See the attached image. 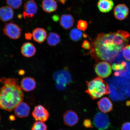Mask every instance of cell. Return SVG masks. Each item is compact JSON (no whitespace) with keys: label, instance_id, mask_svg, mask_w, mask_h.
Returning <instances> with one entry per match:
<instances>
[{"label":"cell","instance_id":"cell-21","mask_svg":"<svg viewBox=\"0 0 130 130\" xmlns=\"http://www.w3.org/2000/svg\"><path fill=\"white\" fill-rule=\"evenodd\" d=\"M126 63L123 61L120 64H114L112 66V69L115 71L114 74L115 76L123 75L125 73Z\"/></svg>","mask_w":130,"mask_h":130},{"label":"cell","instance_id":"cell-22","mask_svg":"<svg viewBox=\"0 0 130 130\" xmlns=\"http://www.w3.org/2000/svg\"><path fill=\"white\" fill-rule=\"evenodd\" d=\"M61 42L59 35L56 32H50L47 38V43L50 46H56Z\"/></svg>","mask_w":130,"mask_h":130},{"label":"cell","instance_id":"cell-19","mask_svg":"<svg viewBox=\"0 0 130 130\" xmlns=\"http://www.w3.org/2000/svg\"><path fill=\"white\" fill-rule=\"evenodd\" d=\"M74 19L70 14H63L61 16L60 21V25L63 28L68 30L74 25Z\"/></svg>","mask_w":130,"mask_h":130},{"label":"cell","instance_id":"cell-5","mask_svg":"<svg viewBox=\"0 0 130 130\" xmlns=\"http://www.w3.org/2000/svg\"><path fill=\"white\" fill-rule=\"evenodd\" d=\"M93 123L99 130H106L110 125L109 118L106 114L99 112L94 117Z\"/></svg>","mask_w":130,"mask_h":130},{"label":"cell","instance_id":"cell-15","mask_svg":"<svg viewBox=\"0 0 130 130\" xmlns=\"http://www.w3.org/2000/svg\"><path fill=\"white\" fill-rule=\"evenodd\" d=\"M21 51L22 55L24 57L30 58L35 55L36 49L33 44L30 42H26L22 45Z\"/></svg>","mask_w":130,"mask_h":130},{"label":"cell","instance_id":"cell-38","mask_svg":"<svg viewBox=\"0 0 130 130\" xmlns=\"http://www.w3.org/2000/svg\"></svg>","mask_w":130,"mask_h":130},{"label":"cell","instance_id":"cell-29","mask_svg":"<svg viewBox=\"0 0 130 130\" xmlns=\"http://www.w3.org/2000/svg\"><path fill=\"white\" fill-rule=\"evenodd\" d=\"M82 47L86 50H90L91 46L89 42L87 40L84 41L82 45Z\"/></svg>","mask_w":130,"mask_h":130},{"label":"cell","instance_id":"cell-6","mask_svg":"<svg viewBox=\"0 0 130 130\" xmlns=\"http://www.w3.org/2000/svg\"><path fill=\"white\" fill-rule=\"evenodd\" d=\"M95 71L99 77L102 78L108 77L112 73L111 66L107 62L100 61L95 65Z\"/></svg>","mask_w":130,"mask_h":130},{"label":"cell","instance_id":"cell-23","mask_svg":"<svg viewBox=\"0 0 130 130\" xmlns=\"http://www.w3.org/2000/svg\"><path fill=\"white\" fill-rule=\"evenodd\" d=\"M70 37L71 40L75 41H78L82 38V32L78 29L74 28L70 32Z\"/></svg>","mask_w":130,"mask_h":130},{"label":"cell","instance_id":"cell-2","mask_svg":"<svg viewBox=\"0 0 130 130\" xmlns=\"http://www.w3.org/2000/svg\"><path fill=\"white\" fill-rule=\"evenodd\" d=\"M0 82L3 84L0 89V108L12 111L23 101V90L18 84V79L3 77Z\"/></svg>","mask_w":130,"mask_h":130},{"label":"cell","instance_id":"cell-17","mask_svg":"<svg viewBox=\"0 0 130 130\" xmlns=\"http://www.w3.org/2000/svg\"><path fill=\"white\" fill-rule=\"evenodd\" d=\"M32 35L35 41L39 43H42L46 39L47 32L44 29L37 27L32 31Z\"/></svg>","mask_w":130,"mask_h":130},{"label":"cell","instance_id":"cell-28","mask_svg":"<svg viewBox=\"0 0 130 130\" xmlns=\"http://www.w3.org/2000/svg\"><path fill=\"white\" fill-rule=\"evenodd\" d=\"M83 125L84 127L86 128H90L93 127V125L90 119H86L84 120L83 122Z\"/></svg>","mask_w":130,"mask_h":130},{"label":"cell","instance_id":"cell-24","mask_svg":"<svg viewBox=\"0 0 130 130\" xmlns=\"http://www.w3.org/2000/svg\"><path fill=\"white\" fill-rule=\"evenodd\" d=\"M6 2L8 6L14 9H19L22 4V0H6Z\"/></svg>","mask_w":130,"mask_h":130},{"label":"cell","instance_id":"cell-25","mask_svg":"<svg viewBox=\"0 0 130 130\" xmlns=\"http://www.w3.org/2000/svg\"><path fill=\"white\" fill-rule=\"evenodd\" d=\"M32 130H47L46 125L41 121L35 122L32 126Z\"/></svg>","mask_w":130,"mask_h":130},{"label":"cell","instance_id":"cell-36","mask_svg":"<svg viewBox=\"0 0 130 130\" xmlns=\"http://www.w3.org/2000/svg\"><path fill=\"white\" fill-rule=\"evenodd\" d=\"M22 15H21V14H20V15H19L18 16V17L19 19H21V18H22Z\"/></svg>","mask_w":130,"mask_h":130},{"label":"cell","instance_id":"cell-31","mask_svg":"<svg viewBox=\"0 0 130 130\" xmlns=\"http://www.w3.org/2000/svg\"><path fill=\"white\" fill-rule=\"evenodd\" d=\"M32 37V34L30 32H27L25 34V37L26 39L27 40H31Z\"/></svg>","mask_w":130,"mask_h":130},{"label":"cell","instance_id":"cell-1","mask_svg":"<svg viewBox=\"0 0 130 130\" xmlns=\"http://www.w3.org/2000/svg\"><path fill=\"white\" fill-rule=\"evenodd\" d=\"M126 46L124 38L118 31L100 34L92 41L89 53L96 62L112 63Z\"/></svg>","mask_w":130,"mask_h":130},{"label":"cell","instance_id":"cell-3","mask_svg":"<svg viewBox=\"0 0 130 130\" xmlns=\"http://www.w3.org/2000/svg\"><path fill=\"white\" fill-rule=\"evenodd\" d=\"M87 86L86 92L92 100L100 98L110 92L108 84L100 77H96L90 81H87Z\"/></svg>","mask_w":130,"mask_h":130},{"label":"cell","instance_id":"cell-11","mask_svg":"<svg viewBox=\"0 0 130 130\" xmlns=\"http://www.w3.org/2000/svg\"><path fill=\"white\" fill-rule=\"evenodd\" d=\"M129 12V8L126 5L120 4L118 5L115 8L113 14L115 18L121 21L126 18Z\"/></svg>","mask_w":130,"mask_h":130},{"label":"cell","instance_id":"cell-26","mask_svg":"<svg viewBox=\"0 0 130 130\" xmlns=\"http://www.w3.org/2000/svg\"><path fill=\"white\" fill-rule=\"evenodd\" d=\"M123 57L128 61H130V45H126L123 49Z\"/></svg>","mask_w":130,"mask_h":130},{"label":"cell","instance_id":"cell-18","mask_svg":"<svg viewBox=\"0 0 130 130\" xmlns=\"http://www.w3.org/2000/svg\"><path fill=\"white\" fill-rule=\"evenodd\" d=\"M114 4L113 0H99L97 6L101 12L106 13L112 10Z\"/></svg>","mask_w":130,"mask_h":130},{"label":"cell","instance_id":"cell-10","mask_svg":"<svg viewBox=\"0 0 130 130\" xmlns=\"http://www.w3.org/2000/svg\"><path fill=\"white\" fill-rule=\"evenodd\" d=\"M63 119L64 124L69 126L75 125L79 121V117L77 113L71 110L65 112L63 115Z\"/></svg>","mask_w":130,"mask_h":130},{"label":"cell","instance_id":"cell-33","mask_svg":"<svg viewBox=\"0 0 130 130\" xmlns=\"http://www.w3.org/2000/svg\"><path fill=\"white\" fill-rule=\"evenodd\" d=\"M68 0H57L58 2L62 4H64Z\"/></svg>","mask_w":130,"mask_h":130},{"label":"cell","instance_id":"cell-32","mask_svg":"<svg viewBox=\"0 0 130 130\" xmlns=\"http://www.w3.org/2000/svg\"><path fill=\"white\" fill-rule=\"evenodd\" d=\"M52 18L55 22H57L59 20V16L58 15H55L53 16Z\"/></svg>","mask_w":130,"mask_h":130},{"label":"cell","instance_id":"cell-8","mask_svg":"<svg viewBox=\"0 0 130 130\" xmlns=\"http://www.w3.org/2000/svg\"><path fill=\"white\" fill-rule=\"evenodd\" d=\"M33 117L36 121L45 122L49 117L48 110L42 105L35 106L32 113Z\"/></svg>","mask_w":130,"mask_h":130},{"label":"cell","instance_id":"cell-7","mask_svg":"<svg viewBox=\"0 0 130 130\" xmlns=\"http://www.w3.org/2000/svg\"><path fill=\"white\" fill-rule=\"evenodd\" d=\"M54 78L57 84V87L58 89H60L65 88L66 84L71 80L70 74L64 71H60L55 73Z\"/></svg>","mask_w":130,"mask_h":130},{"label":"cell","instance_id":"cell-27","mask_svg":"<svg viewBox=\"0 0 130 130\" xmlns=\"http://www.w3.org/2000/svg\"><path fill=\"white\" fill-rule=\"evenodd\" d=\"M87 23L86 21L81 20L78 22L77 27L79 30L84 31L87 29Z\"/></svg>","mask_w":130,"mask_h":130},{"label":"cell","instance_id":"cell-37","mask_svg":"<svg viewBox=\"0 0 130 130\" xmlns=\"http://www.w3.org/2000/svg\"><path fill=\"white\" fill-rule=\"evenodd\" d=\"M0 120H1V117H0Z\"/></svg>","mask_w":130,"mask_h":130},{"label":"cell","instance_id":"cell-9","mask_svg":"<svg viewBox=\"0 0 130 130\" xmlns=\"http://www.w3.org/2000/svg\"><path fill=\"white\" fill-rule=\"evenodd\" d=\"M24 10L22 15L25 19L33 17L37 14L38 6L36 2L30 0L27 2L24 5Z\"/></svg>","mask_w":130,"mask_h":130},{"label":"cell","instance_id":"cell-13","mask_svg":"<svg viewBox=\"0 0 130 130\" xmlns=\"http://www.w3.org/2000/svg\"><path fill=\"white\" fill-rule=\"evenodd\" d=\"M37 83L34 78L26 77L22 79L20 82V86L22 90L26 92L31 91L36 87Z\"/></svg>","mask_w":130,"mask_h":130},{"label":"cell","instance_id":"cell-4","mask_svg":"<svg viewBox=\"0 0 130 130\" xmlns=\"http://www.w3.org/2000/svg\"><path fill=\"white\" fill-rule=\"evenodd\" d=\"M22 30L19 26L13 22L6 23L3 28L4 35L13 40L20 38Z\"/></svg>","mask_w":130,"mask_h":130},{"label":"cell","instance_id":"cell-12","mask_svg":"<svg viewBox=\"0 0 130 130\" xmlns=\"http://www.w3.org/2000/svg\"><path fill=\"white\" fill-rule=\"evenodd\" d=\"M30 108L27 103L22 102L14 109V112L18 117H27L30 114Z\"/></svg>","mask_w":130,"mask_h":130},{"label":"cell","instance_id":"cell-14","mask_svg":"<svg viewBox=\"0 0 130 130\" xmlns=\"http://www.w3.org/2000/svg\"><path fill=\"white\" fill-rule=\"evenodd\" d=\"M97 105L99 110L105 113L109 112L113 109L112 103L108 97H105L101 99L98 102Z\"/></svg>","mask_w":130,"mask_h":130},{"label":"cell","instance_id":"cell-30","mask_svg":"<svg viewBox=\"0 0 130 130\" xmlns=\"http://www.w3.org/2000/svg\"><path fill=\"white\" fill-rule=\"evenodd\" d=\"M121 130H130V122L123 123L121 127Z\"/></svg>","mask_w":130,"mask_h":130},{"label":"cell","instance_id":"cell-20","mask_svg":"<svg viewBox=\"0 0 130 130\" xmlns=\"http://www.w3.org/2000/svg\"><path fill=\"white\" fill-rule=\"evenodd\" d=\"M57 4L55 0H43L42 8L45 12L50 13L55 12L57 8Z\"/></svg>","mask_w":130,"mask_h":130},{"label":"cell","instance_id":"cell-16","mask_svg":"<svg viewBox=\"0 0 130 130\" xmlns=\"http://www.w3.org/2000/svg\"><path fill=\"white\" fill-rule=\"evenodd\" d=\"M13 10L10 6H6L0 8V20L3 22L10 20L14 17Z\"/></svg>","mask_w":130,"mask_h":130},{"label":"cell","instance_id":"cell-35","mask_svg":"<svg viewBox=\"0 0 130 130\" xmlns=\"http://www.w3.org/2000/svg\"><path fill=\"white\" fill-rule=\"evenodd\" d=\"M22 71L23 70H21L19 71V74L21 75H22L23 74H24V71L23 72H22Z\"/></svg>","mask_w":130,"mask_h":130},{"label":"cell","instance_id":"cell-34","mask_svg":"<svg viewBox=\"0 0 130 130\" xmlns=\"http://www.w3.org/2000/svg\"><path fill=\"white\" fill-rule=\"evenodd\" d=\"M9 119L11 120V121H13V120L15 119V118H14V117L13 115H11V116L10 117Z\"/></svg>","mask_w":130,"mask_h":130}]
</instances>
